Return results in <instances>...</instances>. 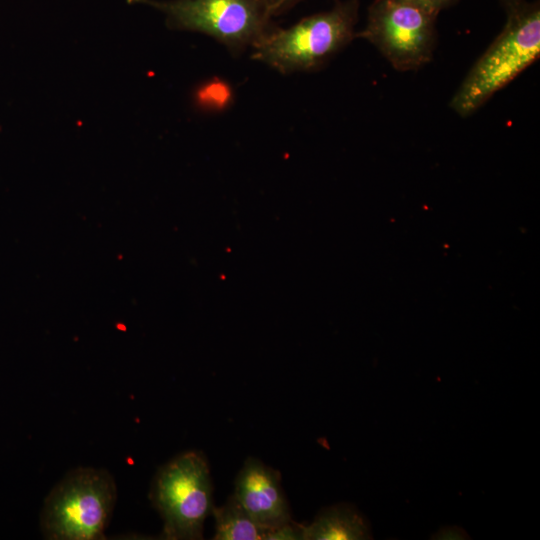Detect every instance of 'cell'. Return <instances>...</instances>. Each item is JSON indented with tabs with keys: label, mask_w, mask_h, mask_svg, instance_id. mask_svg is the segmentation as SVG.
<instances>
[{
	"label": "cell",
	"mask_w": 540,
	"mask_h": 540,
	"mask_svg": "<svg viewBox=\"0 0 540 540\" xmlns=\"http://www.w3.org/2000/svg\"><path fill=\"white\" fill-rule=\"evenodd\" d=\"M506 11L504 28L450 101V107L462 117L474 113L539 58V2L521 0Z\"/></svg>",
	"instance_id": "obj_1"
},
{
	"label": "cell",
	"mask_w": 540,
	"mask_h": 540,
	"mask_svg": "<svg viewBox=\"0 0 540 540\" xmlns=\"http://www.w3.org/2000/svg\"><path fill=\"white\" fill-rule=\"evenodd\" d=\"M116 500V484L107 470L75 468L47 495L40 516L42 533L53 540L102 539Z\"/></svg>",
	"instance_id": "obj_2"
},
{
	"label": "cell",
	"mask_w": 540,
	"mask_h": 540,
	"mask_svg": "<svg viewBox=\"0 0 540 540\" xmlns=\"http://www.w3.org/2000/svg\"><path fill=\"white\" fill-rule=\"evenodd\" d=\"M358 0L301 19L292 27L265 33L254 44V58L286 73L311 69L354 37Z\"/></svg>",
	"instance_id": "obj_3"
},
{
	"label": "cell",
	"mask_w": 540,
	"mask_h": 540,
	"mask_svg": "<svg viewBox=\"0 0 540 540\" xmlns=\"http://www.w3.org/2000/svg\"><path fill=\"white\" fill-rule=\"evenodd\" d=\"M163 520L165 539H201L212 512V483L205 456L186 451L156 473L149 494Z\"/></svg>",
	"instance_id": "obj_4"
},
{
	"label": "cell",
	"mask_w": 540,
	"mask_h": 540,
	"mask_svg": "<svg viewBox=\"0 0 540 540\" xmlns=\"http://www.w3.org/2000/svg\"><path fill=\"white\" fill-rule=\"evenodd\" d=\"M438 14L403 0H374L358 34L398 71L416 70L433 55Z\"/></svg>",
	"instance_id": "obj_5"
},
{
	"label": "cell",
	"mask_w": 540,
	"mask_h": 540,
	"mask_svg": "<svg viewBox=\"0 0 540 540\" xmlns=\"http://www.w3.org/2000/svg\"><path fill=\"white\" fill-rule=\"evenodd\" d=\"M165 12L175 27L206 33L227 45L254 44L272 13L267 0H138Z\"/></svg>",
	"instance_id": "obj_6"
},
{
	"label": "cell",
	"mask_w": 540,
	"mask_h": 540,
	"mask_svg": "<svg viewBox=\"0 0 540 540\" xmlns=\"http://www.w3.org/2000/svg\"><path fill=\"white\" fill-rule=\"evenodd\" d=\"M233 495L266 532L292 521L279 471L256 458L249 457L238 472Z\"/></svg>",
	"instance_id": "obj_7"
},
{
	"label": "cell",
	"mask_w": 540,
	"mask_h": 540,
	"mask_svg": "<svg viewBox=\"0 0 540 540\" xmlns=\"http://www.w3.org/2000/svg\"><path fill=\"white\" fill-rule=\"evenodd\" d=\"M301 528L303 540L371 538L366 520L348 504H338L321 510L311 524L301 525Z\"/></svg>",
	"instance_id": "obj_8"
},
{
	"label": "cell",
	"mask_w": 540,
	"mask_h": 540,
	"mask_svg": "<svg viewBox=\"0 0 540 540\" xmlns=\"http://www.w3.org/2000/svg\"><path fill=\"white\" fill-rule=\"evenodd\" d=\"M215 540H265L262 529L232 494L221 507L212 508Z\"/></svg>",
	"instance_id": "obj_9"
},
{
	"label": "cell",
	"mask_w": 540,
	"mask_h": 540,
	"mask_svg": "<svg viewBox=\"0 0 540 540\" xmlns=\"http://www.w3.org/2000/svg\"><path fill=\"white\" fill-rule=\"evenodd\" d=\"M302 538L301 524L293 520L279 528L270 530L266 534L265 540H300Z\"/></svg>",
	"instance_id": "obj_10"
},
{
	"label": "cell",
	"mask_w": 540,
	"mask_h": 540,
	"mask_svg": "<svg viewBox=\"0 0 540 540\" xmlns=\"http://www.w3.org/2000/svg\"><path fill=\"white\" fill-rule=\"evenodd\" d=\"M428 11L439 14L443 9L455 4L458 0H403Z\"/></svg>",
	"instance_id": "obj_11"
},
{
	"label": "cell",
	"mask_w": 540,
	"mask_h": 540,
	"mask_svg": "<svg viewBox=\"0 0 540 540\" xmlns=\"http://www.w3.org/2000/svg\"><path fill=\"white\" fill-rule=\"evenodd\" d=\"M271 11H276L281 5L287 2V0H267Z\"/></svg>",
	"instance_id": "obj_12"
},
{
	"label": "cell",
	"mask_w": 540,
	"mask_h": 540,
	"mask_svg": "<svg viewBox=\"0 0 540 540\" xmlns=\"http://www.w3.org/2000/svg\"><path fill=\"white\" fill-rule=\"evenodd\" d=\"M502 2V4L505 6V8H509L515 4H517L518 2H520L521 0H500Z\"/></svg>",
	"instance_id": "obj_13"
},
{
	"label": "cell",
	"mask_w": 540,
	"mask_h": 540,
	"mask_svg": "<svg viewBox=\"0 0 540 540\" xmlns=\"http://www.w3.org/2000/svg\"><path fill=\"white\" fill-rule=\"evenodd\" d=\"M288 1V0H287Z\"/></svg>",
	"instance_id": "obj_14"
}]
</instances>
